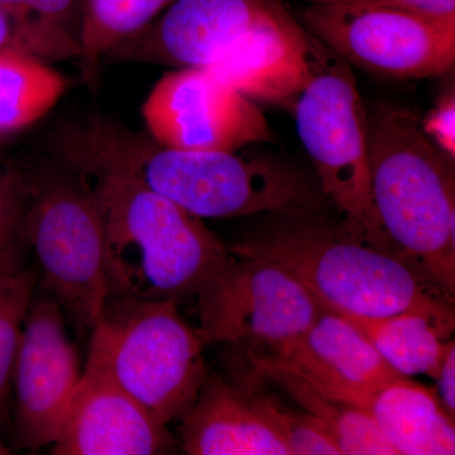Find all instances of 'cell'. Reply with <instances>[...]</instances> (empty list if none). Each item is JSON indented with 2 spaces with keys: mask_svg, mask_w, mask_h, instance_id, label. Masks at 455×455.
I'll return each mask as SVG.
<instances>
[{
  "mask_svg": "<svg viewBox=\"0 0 455 455\" xmlns=\"http://www.w3.org/2000/svg\"><path fill=\"white\" fill-rule=\"evenodd\" d=\"M314 41L313 76L292 108L296 130L323 193L346 215L344 223L390 250L374 212L367 108L357 80L349 64Z\"/></svg>",
  "mask_w": 455,
  "mask_h": 455,
  "instance_id": "obj_6",
  "label": "cell"
},
{
  "mask_svg": "<svg viewBox=\"0 0 455 455\" xmlns=\"http://www.w3.org/2000/svg\"><path fill=\"white\" fill-rule=\"evenodd\" d=\"M175 0H82L80 59L84 74L92 79L100 60L123 41L148 26Z\"/></svg>",
  "mask_w": 455,
  "mask_h": 455,
  "instance_id": "obj_20",
  "label": "cell"
},
{
  "mask_svg": "<svg viewBox=\"0 0 455 455\" xmlns=\"http://www.w3.org/2000/svg\"><path fill=\"white\" fill-rule=\"evenodd\" d=\"M423 130L430 140L444 151L449 157L455 158V94L449 90L439 99L436 106L427 113L423 121Z\"/></svg>",
  "mask_w": 455,
  "mask_h": 455,
  "instance_id": "obj_24",
  "label": "cell"
},
{
  "mask_svg": "<svg viewBox=\"0 0 455 455\" xmlns=\"http://www.w3.org/2000/svg\"><path fill=\"white\" fill-rule=\"evenodd\" d=\"M274 420L291 455H341L331 431L307 414L287 411L274 398Z\"/></svg>",
  "mask_w": 455,
  "mask_h": 455,
  "instance_id": "obj_23",
  "label": "cell"
},
{
  "mask_svg": "<svg viewBox=\"0 0 455 455\" xmlns=\"http://www.w3.org/2000/svg\"><path fill=\"white\" fill-rule=\"evenodd\" d=\"M438 382V397L448 414L455 416V341L449 343L447 353L443 358L442 364L435 379Z\"/></svg>",
  "mask_w": 455,
  "mask_h": 455,
  "instance_id": "obj_27",
  "label": "cell"
},
{
  "mask_svg": "<svg viewBox=\"0 0 455 455\" xmlns=\"http://www.w3.org/2000/svg\"><path fill=\"white\" fill-rule=\"evenodd\" d=\"M289 272L323 307L367 317L427 314L455 325L454 299L420 269L328 215L271 220L229 247Z\"/></svg>",
  "mask_w": 455,
  "mask_h": 455,
  "instance_id": "obj_1",
  "label": "cell"
},
{
  "mask_svg": "<svg viewBox=\"0 0 455 455\" xmlns=\"http://www.w3.org/2000/svg\"><path fill=\"white\" fill-rule=\"evenodd\" d=\"M75 175L51 173L31 184L27 233L47 290L85 334L112 299L137 292L114 259L88 181Z\"/></svg>",
  "mask_w": 455,
  "mask_h": 455,
  "instance_id": "obj_5",
  "label": "cell"
},
{
  "mask_svg": "<svg viewBox=\"0 0 455 455\" xmlns=\"http://www.w3.org/2000/svg\"><path fill=\"white\" fill-rule=\"evenodd\" d=\"M82 0H0V7L14 17L33 16L65 25L74 11H79Z\"/></svg>",
  "mask_w": 455,
  "mask_h": 455,
  "instance_id": "obj_25",
  "label": "cell"
},
{
  "mask_svg": "<svg viewBox=\"0 0 455 455\" xmlns=\"http://www.w3.org/2000/svg\"><path fill=\"white\" fill-rule=\"evenodd\" d=\"M11 454V451L4 444H3L2 440H0V455H7Z\"/></svg>",
  "mask_w": 455,
  "mask_h": 455,
  "instance_id": "obj_29",
  "label": "cell"
},
{
  "mask_svg": "<svg viewBox=\"0 0 455 455\" xmlns=\"http://www.w3.org/2000/svg\"><path fill=\"white\" fill-rule=\"evenodd\" d=\"M278 0H175L107 56L122 61L212 68Z\"/></svg>",
  "mask_w": 455,
  "mask_h": 455,
  "instance_id": "obj_11",
  "label": "cell"
},
{
  "mask_svg": "<svg viewBox=\"0 0 455 455\" xmlns=\"http://www.w3.org/2000/svg\"><path fill=\"white\" fill-rule=\"evenodd\" d=\"M314 42L278 5L209 68L251 100L293 108L313 76Z\"/></svg>",
  "mask_w": 455,
  "mask_h": 455,
  "instance_id": "obj_15",
  "label": "cell"
},
{
  "mask_svg": "<svg viewBox=\"0 0 455 455\" xmlns=\"http://www.w3.org/2000/svg\"><path fill=\"white\" fill-rule=\"evenodd\" d=\"M309 5L341 4L394 7L420 12L447 20H455V0H302Z\"/></svg>",
  "mask_w": 455,
  "mask_h": 455,
  "instance_id": "obj_26",
  "label": "cell"
},
{
  "mask_svg": "<svg viewBox=\"0 0 455 455\" xmlns=\"http://www.w3.org/2000/svg\"><path fill=\"white\" fill-rule=\"evenodd\" d=\"M305 29L349 65L395 79L442 76L454 68L455 20L394 7L309 5Z\"/></svg>",
  "mask_w": 455,
  "mask_h": 455,
  "instance_id": "obj_8",
  "label": "cell"
},
{
  "mask_svg": "<svg viewBox=\"0 0 455 455\" xmlns=\"http://www.w3.org/2000/svg\"><path fill=\"white\" fill-rule=\"evenodd\" d=\"M55 455L169 453L175 439L127 392L85 371L53 443Z\"/></svg>",
  "mask_w": 455,
  "mask_h": 455,
  "instance_id": "obj_14",
  "label": "cell"
},
{
  "mask_svg": "<svg viewBox=\"0 0 455 455\" xmlns=\"http://www.w3.org/2000/svg\"><path fill=\"white\" fill-rule=\"evenodd\" d=\"M203 343L278 355L313 324L322 305L289 272L233 254L200 291Z\"/></svg>",
  "mask_w": 455,
  "mask_h": 455,
  "instance_id": "obj_7",
  "label": "cell"
},
{
  "mask_svg": "<svg viewBox=\"0 0 455 455\" xmlns=\"http://www.w3.org/2000/svg\"><path fill=\"white\" fill-rule=\"evenodd\" d=\"M275 357L325 396L363 410L379 388L403 377L363 331L323 307L300 339Z\"/></svg>",
  "mask_w": 455,
  "mask_h": 455,
  "instance_id": "obj_13",
  "label": "cell"
},
{
  "mask_svg": "<svg viewBox=\"0 0 455 455\" xmlns=\"http://www.w3.org/2000/svg\"><path fill=\"white\" fill-rule=\"evenodd\" d=\"M142 114L152 139L184 151L235 152L274 137L253 100L209 68H175L164 75Z\"/></svg>",
  "mask_w": 455,
  "mask_h": 455,
  "instance_id": "obj_9",
  "label": "cell"
},
{
  "mask_svg": "<svg viewBox=\"0 0 455 455\" xmlns=\"http://www.w3.org/2000/svg\"><path fill=\"white\" fill-rule=\"evenodd\" d=\"M245 357L250 373L276 383L331 431L341 455H397L367 410L325 396L275 355L245 352Z\"/></svg>",
  "mask_w": 455,
  "mask_h": 455,
  "instance_id": "obj_17",
  "label": "cell"
},
{
  "mask_svg": "<svg viewBox=\"0 0 455 455\" xmlns=\"http://www.w3.org/2000/svg\"><path fill=\"white\" fill-rule=\"evenodd\" d=\"M20 27L22 18L14 17L0 7V50L5 47L20 50Z\"/></svg>",
  "mask_w": 455,
  "mask_h": 455,
  "instance_id": "obj_28",
  "label": "cell"
},
{
  "mask_svg": "<svg viewBox=\"0 0 455 455\" xmlns=\"http://www.w3.org/2000/svg\"><path fill=\"white\" fill-rule=\"evenodd\" d=\"M29 199L31 184L16 171L0 166V283L27 269Z\"/></svg>",
  "mask_w": 455,
  "mask_h": 455,
  "instance_id": "obj_21",
  "label": "cell"
},
{
  "mask_svg": "<svg viewBox=\"0 0 455 455\" xmlns=\"http://www.w3.org/2000/svg\"><path fill=\"white\" fill-rule=\"evenodd\" d=\"M75 172L94 179V185H88L114 259L118 262L130 247L139 251L136 275L148 283V299L176 301L196 295L232 259L229 247L200 218L149 190L133 176L107 167Z\"/></svg>",
  "mask_w": 455,
  "mask_h": 455,
  "instance_id": "obj_4",
  "label": "cell"
},
{
  "mask_svg": "<svg viewBox=\"0 0 455 455\" xmlns=\"http://www.w3.org/2000/svg\"><path fill=\"white\" fill-rule=\"evenodd\" d=\"M65 77L26 51L0 50V137L26 130L64 95Z\"/></svg>",
  "mask_w": 455,
  "mask_h": 455,
  "instance_id": "obj_19",
  "label": "cell"
},
{
  "mask_svg": "<svg viewBox=\"0 0 455 455\" xmlns=\"http://www.w3.org/2000/svg\"><path fill=\"white\" fill-rule=\"evenodd\" d=\"M367 133L371 193L388 247L454 299L453 158L405 108L374 104Z\"/></svg>",
  "mask_w": 455,
  "mask_h": 455,
  "instance_id": "obj_2",
  "label": "cell"
},
{
  "mask_svg": "<svg viewBox=\"0 0 455 455\" xmlns=\"http://www.w3.org/2000/svg\"><path fill=\"white\" fill-rule=\"evenodd\" d=\"M79 357L55 299L35 298L20 333L14 366L16 433L22 447L53 444L80 381Z\"/></svg>",
  "mask_w": 455,
  "mask_h": 455,
  "instance_id": "obj_10",
  "label": "cell"
},
{
  "mask_svg": "<svg viewBox=\"0 0 455 455\" xmlns=\"http://www.w3.org/2000/svg\"><path fill=\"white\" fill-rule=\"evenodd\" d=\"M274 398L256 379L206 376L196 403L181 419L182 449L191 455H291L274 420Z\"/></svg>",
  "mask_w": 455,
  "mask_h": 455,
  "instance_id": "obj_12",
  "label": "cell"
},
{
  "mask_svg": "<svg viewBox=\"0 0 455 455\" xmlns=\"http://www.w3.org/2000/svg\"><path fill=\"white\" fill-rule=\"evenodd\" d=\"M367 411L397 455L455 454L454 418L435 390L400 377L373 395Z\"/></svg>",
  "mask_w": 455,
  "mask_h": 455,
  "instance_id": "obj_16",
  "label": "cell"
},
{
  "mask_svg": "<svg viewBox=\"0 0 455 455\" xmlns=\"http://www.w3.org/2000/svg\"><path fill=\"white\" fill-rule=\"evenodd\" d=\"M338 314L363 331L383 359L406 377L421 373L435 379L454 331V326L412 311L382 317Z\"/></svg>",
  "mask_w": 455,
  "mask_h": 455,
  "instance_id": "obj_18",
  "label": "cell"
},
{
  "mask_svg": "<svg viewBox=\"0 0 455 455\" xmlns=\"http://www.w3.org/2000/svg\"><path fill=\"white\" fill-rule=\"evenodd\" d=\"M37 281V272L27 268L0 283V406L13 382L18 344Z\"/></svg>",
  "mask_w": 455,
  "mask_h": 455,
  "instance_id": "obj_22",
  "label": "cell"
},
{
  "mask_svg": "<svg viewBox=\"0 0 455 455\" xmlns=\"http://www.w3.org/2000/svg\"><path fill=\"white\" fill-rule=\"evenodd\" d=\"M92 333L85 371L116 383L160 424L188 414L208 376L205 344L175 300L118 296Z\"/></svg>",
  "mask_w": 455,
  "mask_h": 455,
  "instance_id": "obj_3",
  "label": "cell"
}]
</instances>
